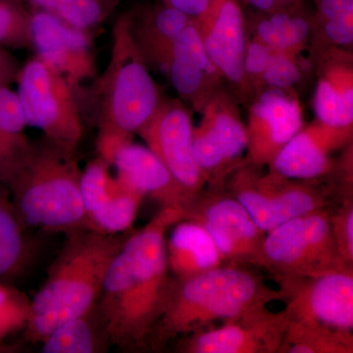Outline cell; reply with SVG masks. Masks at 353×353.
<instances>
[{
    "mask_svg": "<svg viewBox=\"0 0 353 353\" xmlns=\"http://www.w3.org/2000/svg\"><path fill=\"white\" fill-rule=\"evenodd\" d=\"M183 219L180 209L161 208L145 227L130 234L109 265L97 309L111 345L138 350L148 345L172 280L167 232Z\"/></svg>",
    "mask_w": 353,
    "mask_h": 353,
    "instance_id": "cell-1",
    "label": "cell"
},
{
    "mask_svg": "<svg viewBox=\"0 0 353 353\" xmlns=\"http://www.w3.org/2000/svg\"><path fill=\"white\" fill-rule=\"evenodd\" d=\"M88 88L75 90L82 117L97 129V157L111 165L118 150L132 141L164 99L130 34L128 14L112 30L108 66Z\"/></svg>",
    "mask_w": 353,
    "mask_h": 353,
    "instance_id": "cell-2",
    "label": "cell"
},
{
    "mask_svg": "<svg viewBox=\"0 0 353 353\" xmlns=\"http://www.w3.org/2000/svg\"><path fill=\"white\" fill-rule=\"evenodd\" d=\"M52 262L48 277L31 299L25 340L41 343L57 327L97 304L111 261L130 234H104L79 230Z\"/></svg>",
    "mask_w": 353,
    "mask_h": 353,
    "instance_id": "cell-3",
    "label": "cell"
},
{
    "mask_svg": "<svg viewBox=\"0 0 353 353\" xmlns=\"http://www.w3.org/2000/svg\"><path fill=\"white\" fill-rule=\"evenodd\" d=\"M275 301H279L278 290L240 265L224 264L194 277L172 278L148 345L161 350L176 336L211 328L216 322L230 321Z\"/></svg>",
    "mask_w": 353,
    "mask_h": 353,
    "instance_id": "cell-4",
    "label": "cell"
},
{
    "mask_svg": "<svg viewBox=\"0 0 353 353\" xmlns=\"http://www.w3.org/2000/svg\"><path fill=\"white\" fill-rule=\"evenodd\" d=\"M81 175L76 154L44 137L34 143L31 157L7 188L25 226L66 234L88 230Z\"/></svg>",
    "mask_w": 353,
    "mask_h": 353,
    "instance_id": "cell-5",
    "label": "cell"
},
{
    "mask_svg": "<svg viewBox=\"0 0 353 353\" xmlns=\"http://www.w3.org/2000/svg\"><path fill=\"white\" fill-rule=\"evenodd\" d=\"M16 82L28 126L41 130L44 138L76 154L83 125L75 90L38 57L21 67Z\"/></svg>",
    "mask_w": 353,
    "mask_h": 353,
    "instance_id": "cell-6",
    "label": "cell"
},
{
    "mask_svg": "<svg viewBox=\"0 0 353 353\" xmlns=\"http://www.w3.org/2000/svg\"><path fill=\"white\" fill-rule=\"evenodd\" d=\"M263 266L273 277H314L345 269L330 228V210L297 216L266 234Z\"/></svg>",
    "mask_w": 353,
    "mask_h": 353,
    "instance_id": "cell-7",
    "label": "cell"
},
{
    "mask_svg": "<svg viewBox=\"0 0 353 353\" xmlns=\"http://www.w3.org/2000/svg\"><path fill=\"white\" fill-rule=\"evenodd\" d=\"M241 162L225 187L265 233L297 216L328 206V194L309 181L292 180Z\"/></svg>",
    "mask_w": 353,
    "mask_h": 353,
    "instance_id": "cell-8",
    "label": "cell"
},
{
    "mask_svg": "<svg viewBox=\"0 0 353 353\" xmlns=\"http://www.w3.org/2000/svg\"><path fill=\"white\" fill-rule=\"evenodd\" d=\"M289 321L352 332L353 268L314 277H274Z\"/></svg>",
    "mask_w": 353,
    "mask_h": 353,
    "instance_id": "cell-9",
    "label": "cell"
},
{
    "mask_svg": "<svg viewBox=\"0 0 353 353\" xmlns=\"http://www.w3.org/2000/svg\"><path fill=\"white\" fill-rule=\"evenodd\" d=\"M183 220L194 221L206 230L225 264L263 266L266 233L240 202L224 190L202 192L187 209Z\"/></svg>",
    "mask_w": 353,
    "mask_h": 353,
    "instance_id": "cell-10",
    "label": "cell"
},
{
    "mask_svg": "<svg viewBox=\"0 0 353 353\" xmlns=\"http://www.w3.org/2000/svg\"><path fill=\"white\" fill-rule=\"evenodd\" d=\"M192 114L187 106L178 99H163L137 134L194 201L206 183L192 154Z\"/></svg>",
    "mask_w": 353,
    "mask_h": 353,
    "instance_id": "cell-11",
    "label": "cell"
},
{
    "mask_svg": "<svg viewBox=\"0 0 353 353\" xmlns=\"http://www.w3.org/2000/svg\"><path fill=\"white\" fill-rule=\"evenodd\" d=\"M289 317L260 304L222 326L190 334L180 343L185 353H279Z\"/></svg>",
    "mask_w": 353,
    "mask_h": 353,
    "instance_id": "cell-12",
    "label": "cell"
},
{
    "mask_svg": "<svg viewBox=\"0 0 353 353\" xmlns=\"http://www.w3.org/2000/svg\"><path fill=\"white\" fill-rule=\"evenodd\" d=\"M303 127V109L292 88L261 90L248 114L246 163L259 168L270 166Z\"/></svg>",
    "mask_w": 353,
    "mask_h": 353,
    "instance_id": "cell-13",
    "label": "cell"
},
{
    "mask_svg": "<svg viewBox=\"0 0 353 353\" xmlns=\"http://www.w3.org/2000/svg\"><path fill=\"white\" fill-rule=\"evenodd\" d=\"M90 32L43 11H31L32 50L74 90L97 76Z\"/></svg>",
    "mask_w": 353,
    "mask_h": 353,
    "instance_id": "cell-14",
    "label": "cell"
},
{
    "mask_svg": "<svg viewBox=\"0 0 353 353\" xmlns=\"http://www.w3.org/2000/svg\"><path fill=\"white\" fill-rule=\"evenodd\" d=\"M196 20L209 57L223 79L241 97H252L243 69L248 25L238 0H211Z\"/></svg>",
    "mask_w": 353,
    "mask_h": 353,
    "instance_id": "cell-15",
    "label": "cell"
},
{
    "mask_svg": "<svg viewBox=\"0 0 353 353\" xmlns=\"http://www.w3.org/2000/svg\"><path fill=\"white\" fill-rule=\"evenodd\" d=\"M352 132L353 128L331 127L316 120L290 139L269 170L299 181L329 175L336 166L332 153L352 143Z\"/></svg>",
    "mask_w": 353,
    "mask_h": 353,
    "instance_id": "cell-16",
    "label": "cell"
},
{
    "mask_svg": "<svg viewBox=\"0 0 353 353\" xmlns=\"http://www.w3.org/2000/svg\"><path fill=\"white\" fill-rule=\"evenodd\" d=\"M167 75L181 99L199 112L224 80L209 57L196 19L190 18L176 39Z\"/></svg>",
    "mask_w": 353,
    "mask_h": 353,
    "instance_id": "cell-17",
    "label": "cell"
},
{
    "mask_svg": "<svg viewBox=\"0 0 353 353\" xmlns=\"http://www.w3.org/2000/svg\"><path fill=\"white\" fill-rule=\"evenodd\" d=\"M111 166L115 167L121 182L145 197H152L161 208L180 209L185 215L194 202L148 146L130 141L118 150Z\"/></svg>",
    "mask_w": 353,
    "mask_h": 353,
    "instance_id": "cell-18",
    "label": "cell"
},
{
    "mask_svg": "<svg viewBox=\"0 0 353 353\" xmlns=\"http://www.w3.org/2000/svg\"><path fill=\"white\" fill-rule=\"evenodd\" d=\"M127 14L132 41L145 64L167 75L174 44L190 18L163 2Z\"/></svg>",
    "mask_w": 353,
    "mask_h": 353,
    "instance_id": "cell-19",
    "label": "cell"
},
{
    "mask_svg": "<svg viewBox=\"0 0 353 353\" xmlns=\"http://www.w3.org/2000/svg\"><path fill=\"white\" fill-rule=\"evenodd\" d=\"M314 110L318 121L334 128L353 127V66L352 52L330 48L318 55Z\"/></svg>",
    "mask_w": 353,
    "mask_h": 353,
    "instance_id": "cell-20",
    "label": "cell"
},
{
    "mask_svg": "<svg viewBox=\"0 0 353 353\" xmlns=\"http://www.w3.org/2000/svg\"><path fill=\"white\" fill-rule=\"evenodd\" d=\"M167 262L173 278L194 277L224 265L210 234L194 221L181 220L166 240Z\"/></svg>",
    "mask_w": 353,
    "mask_h": 353,
    "instance_id": "cell-21",
    "label": "cell"
},
{
    "mask_svg": "<svg viewBox=\"0 0 353 353\" xmlns=\"http://www.w3.org/2000/svg\"><path fill=\"white\" fill-rule=\"evenodd\" d=\"M314 25V13H309L303 2L279 7L271 12H256L252 25L253 39L271 50L299 55L307 44Z\"/></svg>",
    "mask_w": 353,
    "mask_h": 353,
    "instance_id": "cell-22",
    "label": "cell"
},
{
    "mask_svg": "<svg viewBox=\"0 0 353 353\" xmlns=\"http://www.w3.org/2000/svg\"><path fill=\"white\" fill-rule=\"evenodd\" d=\"M201 113L199 127L210 137L236 169L243 162L241 157L248 148V132L234 97L219 88Z\"/></svg>",
    "mask_w": 353,
    "mask_h": 353,
    "instance_id": "cell-23",
    "label": "cell"
},
{
    "mask_svg": "<svg viewBox=\"0 0 353 353\" xmlns=\"http://www.w3.org/2000/svg\"><path fill=\"white\" fill-rule=\"evenodd\" d=\"M6 185L0 183V283L20 277L29 268L34 245Z\"/></svg>",
    "mask_w": 353,
    "mask_h": 353,
    "instance_id": "cell-24",
    "label": "cell"
},
{
    "mask_svg": "<svg viewBox=\"0 0 353 353\" xmlns=\"http://www.w3.org/2000/svg\"><path fill=\"white\" fill-rule=\"evenodd\" d=\"M41 343L43 353H99L111 345L97 304L60 325Z\"/></svg>",
    "mask_w": 353,
    "mask_h": 353,
    "instance_id": "cell-25",
    "label": "cell"
},
{
    "mask_svg": "<svg viewBox=\"0 0 353 353\" xmlns=\"http://www.w3.org/2000/svg\"><path fill=\"white\" fill-rule=\"evenodd\" d=\"M352 332L289 321L279 353H352Z\"/></svg>",
    "mask_w": 353,
    "mask_h": 353,
    "instance_id": "cell-26",
    "label": "cell"
},
{
    "mask_svg": "<svg viewBox=\"0 0 353 353\" xmlns=\"http://www.w3.org/2000/svg\"><path fill=\"white\" fill-rule=\"evenodd\" d=\"M27 126L17 92L9 85H0V137L15 162L17 174L31 157L34 148V143L26 136Z\"/></svg>",
    "mask_w": 353,
    "mask_h": 353,
    "instance_id": "cell-27",
    "label": "cell"
},
{
    "mask_svg": "<svg viewBox=\"0 0 353 353\" xmlns=\"http://www.w3.org/2000/svg\"><path fill=\"white\" fill-rule=\"evenodd\" d=\"M143 199V194L120 181L117 192L88 216V230L104 234L126 233L136 220Z\"/></svg>",
    "mask_w": 353,
    "mask_h": 353,
    "instance_id": "cell-28",
    "label": "cell"
},
{
    "mask_svg": "<svg viewBox=\"0 0 353 353\" xmlns=\"http://www.w3.org/2000/svg\"><path fill=\"white\" fill-rule=\"evenodd\" d=\"M32 11L50 14L67 24L90 32L108 17L116 0H23Z\"/></svg>",
    "mask_w": 353,
    "mask_h": 353,
    "instance_id": "cell-29",
    "label": "cell"
},
{
    "mask_svg": "<svg viewBox=\"0 0 353 353\" xmlns=\"http://www.w3.org/2000/svg\"><path fill=\"white\" fill-rule=\"evenodd\" d=\"M0 46L32 50L31 12L17 0H0Z\"/></svg>",
    "mask_w": 353,
    "mask_h": 353,
    "instance_id": "cell-30",
    "label": "cell"
},
{
    "mask_svg": "<svg viewBox=\"0 0 353 353\" xmlns=\"http://www.w3.org/2000/svg\"><path fill=\"white\" fill-rule=\"evenodd\" d=\"M31 299L8 283H0V343L24 330L29 320Z\"/></svg>",
    "mask_w": 353,
    "mask_h": 353,
    "instance_id": "cell-31",
    "label": "cell"
},
{
    "mask_svg": "<svg viewBox=\"0 0 353 353\" xmlns=\"http://www.w3.org/2000/svg\"><path fill=\"white\" fill-rule=\"evenodd\" d=\"M330 228L341 261L353 267V199L343 197L340 206L330 211Z\"/></svg>",
    "mask_w": 353,
    "mask_h": 353,
    "instance_id": "cell-32",
    "label": "cell"
},
{
    "mask_svg": "<svg viewBox=\"0 0 353 353\" xmlns=\"http://www.w3.org/2000/svg\"><path fill=\"white\" fill-rule=\"evenodd\" d=\"M301 73L297 54L274 50L262 76L260 92L265 88H292L301 80Z\"/></svg>",
    "mask_w": 353,
    "mask_h": 353,
    "instance_id": "cell-33",
    "label": "cell"
},
{
    "mask_svg": "<svg viewBox=\"0 0 353 353\" xmlns=\"http://www.w3.org/2000/svg\"><path fill=\"white\" fill-rule=\"evenodd\" d=\"M273 52V50L256 39H248L243 69L246 83L252 95H256L260 92V82Z\"/></svg>",
    "mask_w": 353,
    "mask_h": 353,
    "instance_id": "cell-34",
    "label": "cell"
},
{
    "mask_svg": "<svg viewBox=\"0 0 353 353\" xmlns=\"http://www.w3.org/2000/svg\"><path fill=\"white\" fill-rule=\"evenodd\" d=\"M315 18V17H314ZM314 32H319L318 41L331 46V48H339L350 50L353 44V17L341 20L319 21L315 20Z\"/></svg>",
    "mask_w": 353,
    "mask_h": 353,
    "instance_id": "cell-35",
    "label": "cell"
},
{
    "mask_svg": "<svg viewBox=\"0 0 353 353\" xmlns=\"http://www.w3.org/2000/svg\"><path fill=\"white\" fill-rule=\"evenodd\" d=\"M316 21L341 20L353 17V0H314Z\"/></svg>",
    "mask_w": 353,
    "mask_h": 353,
    "instance_id": "cell-36",
    "label": "cell"
},
{
    "mask_svg": "<svg viewBox=\"0 0 353 353\" xmlns=\"http://www.w3.org/2000/svg\"><path fill=\"white\" fill-rule=\"evenodd\" d=\"M21 67L16 58L0 46V85H9L16 82Z\"/></svg>",
    "mask_w": 353,
    "mask_h": 353,
    "instance_id": "cell-37",
    "label": "cell"
},
{
    "mask_svg": "<svg viewBox=\"0 0 353 353\" xmlns=\"http://www.w3.org/2000/svg\"><path fill=\"white\" fill-rule=\"evenodd\" d=\"M211 0H162L166 6L178 9L192 19H197L205 12Z\"/></svg>",
    "mask_w": 353,
    "mask_h": 353,
    "instance_id": "cell-38",
    "label": "cell"
},
{
    "mask_svg": "<svg viewBox=\"0 0 353 353\" xmlns=\"http://www.w3.org/2000/svg\"><path fill=\"white\" fill-rule=\"evenodd\" d=\"M17 173L15 162L7 150L1 137H0V183L8 188L9 183Z\"/></svg>",
    "mask_w": 353,
    "mask_h": 353,
    "instance_id": "cell-39",
    "label": "cell"
},
{
    "mask_svg": "<svg viewBox=\"0 0 353 353\" xmlns=\"http://www.w3.org/2000/svg\"><path fill=\"white\" fill-rule=\"evenodd\" d=\"M256 12L267 13L279 8L277 0H241Z\"/></svg>",
    "mask_w": 353,
    "mask_h": 353,
    "instance_id": "cell-40",
    "label": "cell"
},
{
    "mask_svg": "<svg viewBox=\"0 0 353 353\" xmlns=\"http://www.w3.org/2000/svg\"><path fill=\"white\" fill-rule=\"evenodd\" d=\"M303 0H277L279 7H290L301 3Z\"/></svg>",
    "mask_w": 353,
    "mask_h": 353,
    "instance_id": "cell-41",
    "label": "cell"
},
{
    "mask_svg": "<svg viewBox=\"0 0 353 353\" xmlns=\"http://www.w3.org/2000/svg\"><path fill=\"white\" fill-rule=\"evenodd\" d=\"M17 1L22 2V3H23V0H17Z\"/></svg>",
    "mask_w": 353,
    "mask_h": 353,
    "instance_id": "cell-42",
    "label": "cell"
}]
</instances>
